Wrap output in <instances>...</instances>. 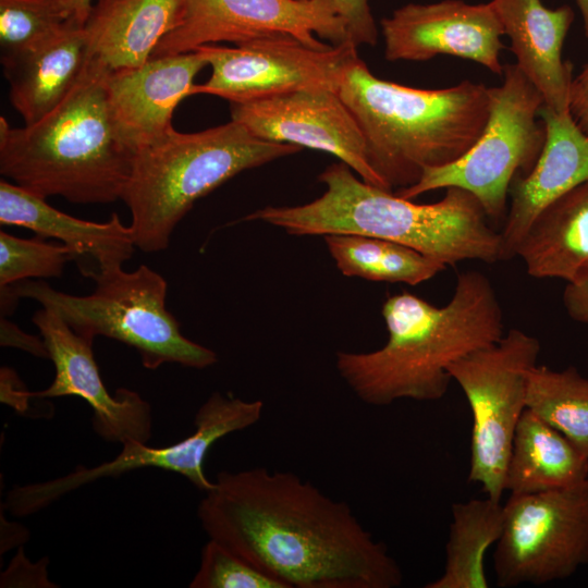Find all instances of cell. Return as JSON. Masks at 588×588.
Wrapping results in <instances>:
<instances>
[{
    "label": "cell",
    "instance_id": "6da1fadb",
    "mask_svg": "<svg viewBox=\"0 0 588 588\" xmlns=\"http://www.w3.org/2000/svg\"><path fill=\"white\" fill-rule=\"evenodd\" d=\"M197 516L205 532L283 588H396L387 547L335 501L291 471H221Z\"/></svg>",
    "mask_w": 588,
    "mask_h": 588
},
{
    "label": "cell",
    "instance_id": "7a4b0ae2",
    "mask_svg": "<svg viewBox=\"0 0 588 588\" xmlns=\"http://www.w3.org/2000/svg\"><path fill=\"white\" fill-rule=\"evenodd\" d=\"M381 314L389 334L381 348L340 351L335 357L341 378L359 400L375 406L442 399L452 380L448 368L504 335L500 302L479 271L461 273L443 307L402 292L388 297Z\"/></svg>",
    "mask_w": 588,
    "mask_h": 588
},
{
    "label": "cell",
    "instance_id": "3957f363",
    "mask_svg": "<svg viewBox=\"0 0 588 588\" xmlns=\"http://www.w3.org/2000/svg\"><path fill=\"white\" fill-rule=\"evenodd\" d=\"M340 161L318 180L324 193L299 206H267L240 221H261L292 235L359 234L393 241L454 266L465 260H501V235L488 223L480 201L460 187L433 204H415L357 179Z\"/></svg>",
    "mask_w": 588,
    "mask_h": 588
},
{
    "label": "cell",
    "instance_id": "277c9868",
    "mask_svg": "<svg viewBox=\"0 0 588 588\" xmlns=\"http://www.w3.org/2000/svg\"><path fill=\"white\" fill-rule=\"evenodd\" d=\"M108 70L94 60L41 119L13 127L0 118V172L41 198L75 204L121 199L133 152L119 137L107 100Z\"/></svg>",
    "mask_w": 588,
    "mask_h": 588
},
{
    "label": "cell",
    "instance_id": "5b68a950",
    "mask_svg": "<svg viewBox=\"0 0 588 588\" xmlns=\"http://www.w3.org/2000/svg\"><path fill=\"white\" fill-rule=\"evenodd\" d=\"M488 90L471 81L439 89L400 85L378 78L358 58L338 93L362 130L370 167L393 192L473 147L488 120Z\"/></svg>",
    "mask_w": 588,
    "mask_h": 588
},
{
    "label": "cell",
    "instance_id": "8992f818",
    "mask_svg": "<svg viewBox=\"0 0 588 588\" xmlns=\"http://www.w3.org/2000/svg\"><path fill=\"white\" fill-rule=\"evenodd\" d=\"M301 150L261 139L233 120L195 133L171 128L139 147L121 198L131 212L136 248L164 250L196 200L245 170Z\"/></svg>",
    "mask_w": 588,
    "mask_h": 588
},
{
    "label": "cell",
    "instance_id": "52a82bcc",
    "mask_svg": "<svg viewBox=\"0 0 588 588\" xmlns=\"http://www.w3.org/2000/svg\"><path fill=\"white\" fill-rule=\"evenodd\" d=\"M84 296L52 289L45 281H20L10 286L17 297L32 298L51 308L81 336L98 335L120 341L137 351L145 368L167 363L204 369L218 362L217 354L184 336L166 307L167 281L146 265L123 269L96 281Z\"/></svg>",
    "mask_w": 588,
    "mask_h": 588
},
{
    "label": "cell",
    "instance_id": "ba28073f",
    "mask_svg": "<svg viewBox=\"0 0 588 588\" xmlns=\"http://www.w3.org/2000/svg\"><path fill=\"white\" fill-rule=\"evenodd\" d=\"M502 84L489 87V115L473 147L456 161L426 169L419 181L395 194L413 199L424 193L460 187L471 193L488 218L501 220L507 212L510 187L516 176L527 175L546 142L538 121L544 100L516 63L503 68Z\"/></svg>",
    "mask_w": 588,
    "mask_h": 588
},
{
    "label": "cell",
    "instance_id": "9c48e42d",
    "mask_svg": "<svg viewBox=\"0 0 588 588\" xmlns=\"http://www.w3.org/2000/svg\"><path fill=\"white\" fill-rule=\"evenodd\" d=\"M540 342L511 329L498 342L453 363L449 375L463 390L473 416L468 480L500 500L514 433L527 408L529 371Z\"/></svg>",
    "mask_w": 588,
    "mask_h": 588
},
{
    "label": "cell",
    "instance_id": "30bf717a",
    "mask_svg": "<svg viewBox=\"0 0 588 588\" xmlns=\"http://www.w3.org/2000/svg\"><path fill=\"white\" fill-rule=\"evenodd\" d=\"M588 564V479L558 490L511 494L493 553L502 588L565 579Z\"/></svg>",
    "mask_w": 588,
    "mask_h": 588
},
{
    "label": "cell",
    "instance_id": "8fae6325",
    "mask_svg": "<svg viewBox=\"0 0 588 588\" xmlns=\"http://www.w3.org/2000/svg\"><path fill=\"white\" fill-rule=\"evenodd\" d=\"M262 409L264 403L259 400L245 401L230 393L213 392L196 413L195 431L183 440L162 448L128 440L110 462L91 468L78 466L63 477L13 487L7 494L4 506L15 516H27L87 483L145 467L180 474L206 492L213 487V481L204 471L210 448L224 436L256 424Z\"/></svg>",
    "mask_w": 588,
    "mask_h": 588
},
{
    "label": "cell",
    "instance_id": "7c38bea8",
    "mask_svg": "<svg viewBox=\"0 0 588 588\" xmlns=\"http://www.w3.org/2000/svg\"><path fill=\"white\" fill-rule=\"evenodd\" d=\"M198 50L211 68L192 95L208 94L244 102L306 88L339 91L345 71L359 58L352 41L314 49L290 35H272Z\"/></svg>",
    "mask_w": 588,
    "mask_h": 588
},
{
    "label": "cell",
    "instance_id": "4fadbf2b",
    "mask_svg": "<svg viewBox=\"0 0 588 588\" xmlns=\"http://www.w3.org/2000/svg\"><path fill=\"white\" fill-rule=\"evenodd\" d=\"M272 35H290L314 49L351 41L329 0H188L180 25L161 39L151 58Z\"/></svg>",
    "mask_w": 588,
    "mask_h": 588
},
{
    "label": "cell",
    "instance_id": "5bb4252c",
    "mask_svg": "<svg viewBox=\"0 0 588 588\" xmlns=\"http://www.w3.org/2000/svg\"><path fill=\"white\" fill-rule=\"evenodd\" d=\"M230 103L232 120L255 136L331 154L366 183L389 191L370 167L362 130L336 90L306 88Z\"/></svg>",
    "mask_w": 588,
    "mask_h": 588
},
{
    "label": "cell",
    "instance_id": "9a60e30c",
    "mask_svg": "<svg viewBox=\"0 0 588 588\" xmlns=\"http://www.w3.org/2000/svg\"><path fill=\"white\" fill-rule=\"evenodd\" d=\"M381 30L389 61H427L446 54L503 73L504 30L491 1L408 3L382 19Z\"/></svg>",
    "mask_w": 588,
    "mask_h": 588
},
{
    "label": "cell",
    "instance_id": "2e32d148",
    "mask_svg": "<svg viewBox=\"0 0 588 588\" xmlns=\"http://www.w3.org/2000/svg\"><path fill=\"white\" fill-rule=\"evenodd\" d=\"M32 321L56 370L51 384L32 396H78L91 407L93 429L99 437L121 444L128 440L146 443L152 430L149 403L128 389H119L113 395L108 392L94 357L93 342L74 332L51 308L37 310Z\"/></svg>",
    "mask_w": 588,
    "mask_h": 588
},
{
    "label": "cell",
    "instance_id": "e0dca14e",
    "mask_svg": "<svg viewBox=\"0 0 588 588\" xmlns=\"http://www.w3.org/2000/svg\"><path fill=\"white\" fill-rule=\"evenodd\" d=\"M205 65V58L195 50L107 72L109 110L119 137L132 152L173 128L174 109L192 95L194 78Z\"/></svg>",
    "mask_w": 588,
    "mask_h": 588
},
{
    "label": "cell",
    "instance_id": "ac0fdd59",
    "mask_svg": "<svg viewBox=\"0 0 588 588\" xmlns=\"http://www.w3.org/2000/svg\"><path fill=\"white\" fill-rule=\"evenodd\" d=\"M539 117L546 142L531 171L511 184V204L500 232L501 260L516 256L526 232L547 206L588 180V135L569 111L560 113L543 105Z\"/></svg>",
    "mask_w": 588,
    "mask_h": 588
},
{
    "label": "cell",
    "instance_id": "d6986e66",
    "mask_svg": "<svg viewBox=\"0 0 588 588\" xmlns=\"http://www.w3.org/2000/svg\"><path fill=\"white\" fill-rule=\"evenodd\" d=\"M0 223L58 240L70 249L81 273L95 282L121 270L136 248L132 226L124 225L118 213L106 222L82 220L5 180L0 182Z\"/></svg>",
    "mask_w": 588,
    "mask_h": 588
},
{
    "label": "cell",
    "instance_id": "ffe728a7",
    "mask_svg": "<svg viewBox=\"0 0 588 588\" xmlns=\"http://www.w3.org/2000/svg\"><path fill=\"white\" fill-rule=\"evenodd\" d=\"M510 38L516 64L556 112L569 111L573 65L562 49L574 20L569 5L547 8L541 0H491Z\"/></svg>",
    "mask_w": 588,
    "mask_h": 588
},
{
    "label": "cell",
    "instance_id": "44dd1931",
    "mask_svg": "<svg viewBox=\"0 0 588 588\" xmlns=\"http://www.w3.org/2000/svg\"><path fill=\"white\" fill-rule=\"evenodd\" d=\"M88 62L84 22L76 17L30 46L3 51L12 106L25 124L41 119L75 86Z\"/></svg>",
    "mask_w": 588,
    "mask_h": 588
},
{
    "label": "cell",
    "instance_id": "7402d4cb",
    "mask_svg": "<svg viewBox=\"0 0 588 588\" xmlns=\"http://www.w3.org/2000/svg\"><path fill=\"white\" fill-rule=\"evenodd\" d=\"M188 0H94L84 23L88 59L108 71L137 68L176 28Z\"/></svg>",
    "mask_w": 588,
    "mask_h": 588
},
{
    "label": "cell",
    "instance_id": "603a6c76",
    "mask_svg": "<svg viewBox=\"0 0 588 588\" xmlns=\"http://www.w3.org/2000/svg\"><path fill=\"white\" fill-rule=\"evenodd\" d=\"M516 256L534 278H556L567 284L588 280V180L538 215Z\"/></svg>",
    "mask_w": 588,
    "mask_h": 588
},
{
    "label": "cell",
    "instance_id": "cb8c5ba5",
    "mask_svg": "<svg viewBox=\"0 0 588 588\" xmlns=\"http://www.w3.org/2000/svg\"><path fill=\"white\" fill-rule=\"evenodd\" d=\"M588 479V457L526 408L516 427L504 478L511 494L538 493Z\"/></svg>",
    "mask_w": 588,
    "mask_h": 588
},
{
    "label": "cell",
    "instance_id": "d4e9b609",
    "mask_svg": "<svg viewBox=\"0 0 588 588\" xmlns=\"http://www.w3.org/2000/svg\"><path fill=\"white\" fill-rule=\"evenodd\" d=\"M504 505L487 497L452 505L443 573L426 588H488L485 558L501 537Z\"/></svg>",
    "mask_w": 588,
    "mask_h": 588
},
{
    "label": "cell",
    "instance_id": "484cf974",
    "mask_svg": "<svg viewBox=\"0 0 588 588\" xmlns=\"http://www.w3.org/2000/svg\"><path fill=\"white\" fill-rule=\"evenodd\" d=\"M323 238L336 268L346 277L417 285L446 267L412 247L380 237L329 234Z\"/></svg>",
    "mask_w": 588,
    "mask_h": 588
},
{
    "label": "cell",
    "instance_id": "4316f807",
    "mask_svg": "<svg viewBox=\"0 0 588 588\" xmlns=\"http://www.w3.org/2000/svg\"><path fill=\"white\" fill-rule=\"evenodd\" d=\"M526 405L588 457V379L575 367L536 365L528 375Z\"/></svg>",
    "mask_w": 588,
    "mask_h": 588
},
{
    "label": "cell",
    "instance_id": "83f0119b",
    "mask_svg": "<svg viewBox=\"0 0 588 588\" xmlns=\"http://www.w3.org/2000/svg\"><path fill=\"white\" fill-rule=\"evenodd\" d=\"M74 17L63 0H0V42L3 51L30 46Z\"/></svg>",
    "mask_w": 588,
    "mask_h": 588
},
{
    "label": "cell",
    "instance_id": "f1b7e54d",
    "mask_svg": "<svg viewBox=\"0 0 588 588\" xmlns=\"http://www.w3.org/2000/svg\"><path fill=\"white\" fill-rule=\"evenodd\" d=\"M68 261H73L63 244L45 242L42 237L21 238L0 231V286L29 278H59Z\"/></svg>",
    "mask_w": 588,
    "mask_h": 588
},
{
    "label": "cell",
    "instance_id": "f546056e",
    "mask_svg": "<svg viewBox=\"0 0 588 588\" xmlns=\"http://www.w3.org/2000/svg\"><path fill=\"white\" fill-rule=\"evenodd\" d=\"M191 588H283L223 543L210 539L203 547L200 565Z\"/></svg>",
    "mask_w": 588,
    "mask_h": 588
},
{
    "label": "cell",
    "instance_id": "4dcf8cb0",
    "mask_svg": "<svg viewBox=\"0 0 588 588\" xmlns=\"http://www.w3.org/2000/svg\"><path fill=\"white\" fill-rule=\"evenodd\" d=\"M346 24L351 41L356 46H375L377 25L369 0H329Z\"/></svg>",
    "mask_w": 588,
    "mask_h": 588
},
{
    "label": "cell",
    "instance_id": "1f68e13d",
    "mask_svg": "<svg viewBox=\"0 0 588 588\" xmlns=\"http://www.w3.org/2000/svg\"><path fill=\"white\" fill-rule=\"evenodd\" d=\"M569 113L577 126L588 135V61L573 77L569 94Z\"/></svg>",
    "mask_w": 588,
    "mask_h": 588
},
{
    "label": "cell",
    "instance_id": "d6a6232c",
    "mask_svg": "<svg viewBox=\"0 0 588 588\" xmlns=\"http://www.w3.org/2000/svg\"><path fill=\"white\" fill-rule=\"evenodd\" d=\"M0 329L2 346L19 347L35 356L48 358V352L41 336L39 338L25 333L5 317H1Z\"/></svg>",
    "mask_w": 588,
    "mask_h": 588
},
{
    "label": "cell",
    "instance_id": "836d02e7",
    "mask_svg": "<svg viewBox=\"0 0 588 588\" xmlns=\"http://www.w3.org/2000/svg\"><path fill=\"white\" fill-rule=\"evenodd\" d=\"M563 304L573 320L588 324V280L568 283L563 292Z\"/></svg>",
    "mask_w": 588,
    "mask_h": 588
},
{
    "label": "cell",
    "instance_id": "e575fe53",
    "mask_svg": "<svg viewBox=\"0 0 588 588\" xmlns=\"http://www.w3.org/2000/svg\"><path fill=\"white\" fill-rule=\"evenodd\" d=\"M32 393L22 389V383L15 372L9 368L1 369V400L14 406H22Z\"/></svg>",
    "mask_w": 588,
    "mask_h": 588
},
{
    "label": "cell",
    "instance_id": "d590c367",
    "mask_svg": "<svg viewBox=\"0 0 588 588\" xmlns=\"http://www.w3.org/2000/svg\"><path fill=\"white\" fill-rule=\"evenodd\" d=\"M70 13L85 23L94 0H63Z\"/></svg>",
    "mask_w": 588,
    "mask_h": 588
},
{
    "label": "cell",
    "instance_id": "8d00e7d4",
    "mask_svg": "<svg viewBox=\"0 0 588 588\" xmlns=\"http://www.w3.org/2000/svg\"><path fill=\"white\" fill-rule=\"evenodd\" d=\"M575 1L581 14L585 34L588 37V0H575Z\"/></svg>",
    "mask_w": 588,
    "mask_h": 588
}]
</instances>
